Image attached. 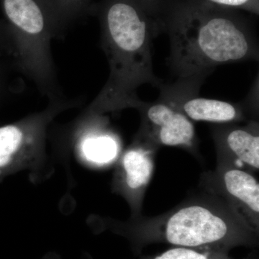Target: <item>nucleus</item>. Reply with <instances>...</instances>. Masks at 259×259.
Returning a JSON list of instances; mask_svg holds the SVG:
<instances>
[{
    "label": "nucleus",
    "instance_id": "nucleus-1",
    "mask_svg": "<svg viewBox=\"0 0 259 259\" xmlns=\"http://www.w3.org/2000/svg\"><path fill=\"white\" fill-rule=\"evenodd\" d=\"M160 13L176 86L199 91L217 66L258 59L254 30L238 10L205 0H177L160 3Z\"/></svg>",
    "mask_w": 259,
    "mask_h": 259
},
{
    "label": "nucleus",
    "instance_id": "nucleus-2",
    "mask_svg": "<svg viewBox=\"0 0 259 259\" xmlns=\"http://www.w3.org/2000/svg\"><path fill=\"white\" fill-rule=\"evenodd\" d=\"M89 12L100 20L102 47L110 66L108 79L91 110L141 107L139 89L145 83L163 84L153 74L151 54L152 40L162 30L160 2L101 0Z\"/></svg>",
    "mask_w": 259,
    "mask_h": 259
},
{
    "label": "nucleus",
    "instance_id": "nucleus-3",
    "mask_svg": "<svg viewBox=\"0 0 259 259\" xmlns=\"http://www.w3.org/2000/svg\"><path fill=\"white\" fill-rule=\"evenodd\" d=\"M0 2L15 64L49 98L57 97L51 41L58 34L45 3L42 0Z\"/></svg>",
    "mask_w": 259,
    "mask_h": 259
},
{
    "label": "nucleus",
    "instance_id": "nucleus-4",
    "mask_svg": "<svg viewBox=\"0 0 259 259\" xmlns=\"http://www.w3.org/2000/svg\"><path fill=\"white\" fill-rule=\"evenodd\" d=\"M228 233L223 218L201 206H190L177 211L166 226L167 241L190 248L221 241Z\"/></svg>",
    "mask_w": 259,
    "mask_h": 259
},
{
    "label": "nucleus",
    "instance_id": "nucleus-5",
    "mask_svg": "<svg viewBox=\"0 0 259 259\" xmlns=\"http://www.w3.org/2000/svg\"><path fill=\"white\" fill-rule=\"evenodd\" d=\"M159 88L161 100L176 107L190 120L223 123L240 116L238 109L230 102L198 97V93L172 84H162Z\"/></svg>",
    "mask_w": 259,
    "mask_h": 259
},
{
    "label": "nucleus",
    "instance_id": "nucleus-6",
    "mask_svg": "<svg viewBox=\"0 0 259 259\" xmlns=\"http://www.w3.org/2000/svg\"><path fill=\"white\" fill-rule=\"evenodd\" d=\"M146 122L158 142L167 146H190L194 139V127L180 110L161 100L143 103Z\"/></svg>",
    "mask_w": 259,
    "mask_h": 259
},
{
    "label": "nucleus",
    "instance_id": "nucleus-7",
    "mask_svg": "<svg viewBox=\"0 0 259 259\" xmlns=\"http://www.w3.org/2000/svg\"><path fill=\"white\" fill-rule=\"evenodd\" d=\"M45 116L0 127V168L10 164L23 151L38 144Z\"/></svg>",
    "mask_w": 259,
    "mask_h": 259
},
{
    "label": "nucleus",
    "instance_id": "nucleus-8",
    "mask_svg": "<svg viewBox=\"0 0 259 259\" xmlns=\"http://www.w3.org/2000/svg\"><path fill=\"white\" fill-rule=\"evenodd\" d=\"M225 186L228 193L258 214L259 185L254 177L239 169H231L224 175Z\"/></svg>",
    "mask_w": 259,
    "mask_h": 259
},
{
    "label": "nucleus",
    "instance_id": "nucleus-9",
    "mask_svg": "<svg viewBox=\"0 0 259 259\" xmlns=\"http://www.w3.org/2000/svg\"><path fill=\"white\" fill-rule=\"evenodd\" d=\"M228 149L246 164L258 169L259 137L248 130L236 128L228 132L226 137Z\"/></svg>",
    "mask_w": 259,
    "mask_h": 259
},
{
    "label": "nucleus",
    "instance_id": "nucleus-10",
    "mask_svg": "<svg viewBox=\"0 0 259 259\" xmlns=\"http://www.w3.org/2000/svg\"><path fill=\"white\" fill-rule=\"evenodd\" d=\"M50 13L58 35L88 13L93 0H42Z\"/></svg>",
    "mask_w": 259,
    "mask_h": 259
},
{
    "label": "nucleus",
    "instance_id": "nucleus-11",
    "mask_svg": "<svg viewBox=\"0 0 259 259\" xmlns=\"http://www.w3.org/2000/svg\"><path fill=\"white\" fill-rule=\"evenodd\" d=\"M126 182L130 188L137 190L146 185L153 172V163L147 153L141 150H131L123 157Z\"/></svg>",
    "mask_w": 259,
    "mask_h": 259
},
{
    "label": "nucleus",
    "instance_id": "nucleus-12",
    "mask_svg": "<svg viewBox=\"0 0 259 259\" xmlns=\"http://www.w3.org/2000/svg\"><path fill=\"white\" fill-rule=\"evenodd\" d=\"M81 151L88 161L103 164L115 158L118 146L111 136L89 134L81 140Z\"/></svg>",
    "mask_w": 259,
    "mask_h": 259
},
{
    "label": "nucleus",
    "instance_id": "nucleus-13",
    "mask_svg": "<svg viewBox=\"0 0 259 259\" xmlns=\"http://www.w3.org/2000/svg\"><path fill=\"white\" fill-rule=\"evenodd\" d=\"M212 4L238 10L255 15L259 14V0H205Z\"/></svg>",
    "mask_w": 259,
    "mask_h": 259
},
{
    "label": "nucleus",
    "instance_id": "nucleus-14",
    "mask_svg": "<svg viewBox=\"0 0 259 259\" xmlns=\"http://www.w3.org/2000/svg\"><path fill=\"white\" fill-rule=\"evenodd\" d=\"M155 259H208L205 255L185 247L172 248Z\"/></svg>",
    "mask_w": 259,
    "mask_h": 259
},
{
    "label": "nucleus",
    "instance_id": "nucleus-15",
    "mask_svg": "<svg viewBox=\"0 0 259 259\" xmlns=\"http://www.w3.org/2000/svg\"><path fill=\"white\" fill-rule=\"evenodd\" d=\"M0 50L10 54V42L8 28L5 20H0Z\"/></svg>",
    "mask_w": 259,
    "mask_h": 259
},
{
    "label": "nucleus",
    "instance_id": "nucleus-16",
    "mask_svg": "<svg viewBox=\"0 0 259 259\" xmlns=\"http://www.w3.org/2000/svg\"><path fill=\"white\" fill-rule=\"evenodd\" d=\"M5 71L3 69V66L0 64V97H1L2 94L4 92L5 89Z\"/></svg>",
    "mask_w": 259,
    "mask_h": 259
},
{
    "label": "nucleus",
    "instance_id": "nucleus-17",
    "mask_svg": "<svg viewBox=\"0 0 259 259\" xmlns=\"http://www.w3.org/2000/svg\"><path fill=\"white\" fill-rule=\"evenodd\" d=\"M150 1L153 2V3H158L159 0H150Z\"/></svg>",
    "mask_w": 259,
    "mask_h": 259
}]
</instances>
